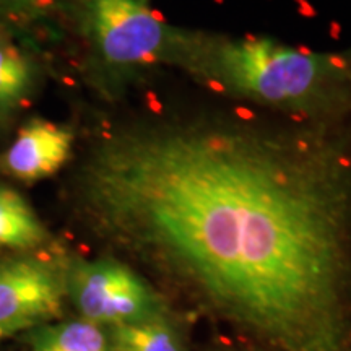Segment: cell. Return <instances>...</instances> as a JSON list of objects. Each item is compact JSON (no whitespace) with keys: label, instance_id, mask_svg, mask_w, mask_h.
<instances>
[{"label":"cell","instance_id":"277c9868","mask_svg":"<svg viewBox=\"0 0 351 351\" xmlns=\"http://www.w3.org/2000/svg\"><path fill=\"white\" fill-rule=\"evenodd\" d=\"M65 288L82 317L96 326L166 317L161 296L129 265L114 258L77 262Z\"/></svg>","mask_w":351,"mask_h":351},{"label":"cell","instance_id":"9c48e42d","mask_svg":"<svg viewBox=\"0 0 351 351\" xmlns=\"http://www.w3.org/2000/svg\"><path fill=\"white\" fill-rule=\"evenodd\" d=\"M33 351H111L103 328L85 319L44 327L33 335Z\"/></svg>","mask_w":351,"mask_h":351},{"label":"cell","instance_id":"30bf717a","mask_svg":"<svg viewBox=\"0 0 351 351\" xmlns=\"http://www.w3.org/2000/svg\"><path fill=\"white\" fill-rule=\"evenodd\" d=\"M32 85V70L19 51L0 43V121L20 106Z\"/></svg>","mask_w":351,"mask_h":351},{"label":"cell","instance_id":"6da1fadb","mask_svg":"<svg viewBox=\"0 0 351 351\" xmlns=\"http://www.w3.org/2000/svg\"><path fill=\"white\" fill-rule=\"evenodd\" d=\"M109 236L263 351H351V163L314 135L230 124L106 138L80 174Z\"/></svg>","mask_w":351,"mask_h":351},{"label":"cell","instance_id":"5b68a950","mask_svg":"<svg viewBox=\"0 0 351 351\" xmlns=\"http://www.w3.org/2000/svg\"><path fill=\"white\" fill-rule=\"evenodd\" d=\"M65 293V280L47 262L0 263V339L57 317Z\"/></svg>","mask_w":351,"mask_h":351},{"label":"cell","instance_id":"7a4b0ae2","mask_svg":"<svg viewBox=\"0 0 351 351\" xmlns=\"http://www.w3.org/2000/svg\"><path fill=\"white\" fill-rule=\"evenodd\" d=\"M192 70L244 98L289 111H314L335 99L350 78L337 54L301 51L270 39L200 43Z\"/></svg>","mask_w":351,"mask_h":351},{"label":"cell","instance_id":"8992f818","mask_svg":"<svg viewBox=\"0 0 351 351\" xmlns=\"http://www.w3.org/2000/svg\"><path fill=\"white\" fill-rule=\"evenodd\" d=\"M67 127L34 119L19 132L3 155V168L21 181H39L56 174L72 153Z\"/></svg>","mask_w":351,"mask_h":351},{"label":"cell","instance_id":"52a82bcc","mask_svg":"<svg viewBox=\"0 0 351 351\" xmlns=\"http://www.w3.org/2000/svg\"><path fill=\"white\" fill-rule=\"evenodd\" d=\"M46 239V230L19 192L0 186V247L33 249Z\"/></svg>","mask_w":351,"mask_h":351},{"label":"cell","instance_id":"ba28073f","mask_svg":"<svg viewBox=\"0 0 351 351\" xmlns=\"http://www.w3.org/2000/svg\"><path fill=\"white\" fill-rule=\"evenodd\" d=\"M108 340L111 351H184L181 335L168 317L111 326Z\"/></svg>","mask_w":351,"mask_h":351},{"label":"cell","instance_id":"8fae6325","mask_svg":"<svg viewBox=\"0 0 351 351\" xmlns=\"http://www.w3.org/2000/svg\"><path fill=\"white\" fill-rule=\"evenodd\" d=\"M13 2H34V0H13Z\"/></svg>","mask_w":351,"mask_h":351},{"label":"cell","instance_id":"3957f363","mask_svg":"<svg viewBox=\"0 0 351 351\" xmlns=\"http://www.w3.org/2000/svg\"><path fill=\"white\" fill-rule=\"evenodd\" d=\"M88 23L101 57L117 67L161 60L191 67L199 46V39L161 20L147 0H90Z\"/></svg>","mask_w":351,"mask_h":351}]
</instances>
